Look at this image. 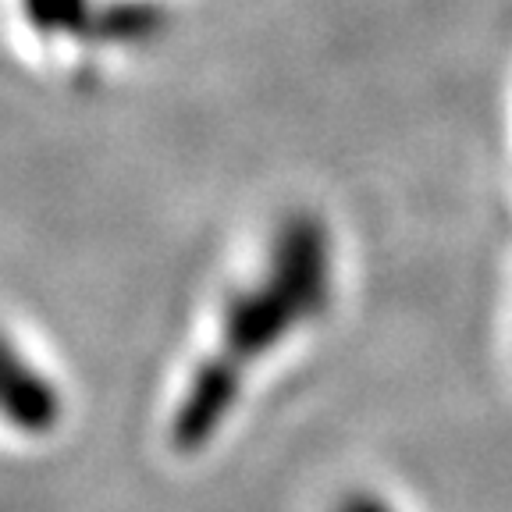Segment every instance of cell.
Instances as JSON below:
<instances>
[{
	"label": "cell",
	"instance_id": "1",
	"mask_svg": "<svg viewBox=\"0 0 512 512\" xmlns=\"http://www.w3.org/2000/svg\"><path fill=\"white\" fill-rule=\"evenodd\" d=\"M331 274V235L324 221L313 214L288 217L271 246L264 278L232 299L217 349L185 388L171 420V441L182 452L207 445L232 416L249 367L328 306Z\"/></svg>",
	"mask_w": 512,
	"mask_h": 512
},
{
	"label": "cell",
	"instance_id": "2",
	"mask_svg": "<svg viewBox=\"0 0 512 512\" xmlns=\"http://www.w3.org/2000/svg\"><path fill=\"white\" fill-rule=\"evenodd\" d=\"M64 402L11 328L0 324V424L15 434H50L61 424Z\"/></svg>",
	"mask_w": 512,
	"mask_h": 512
},
{
	"label": "cell",
	"instance_id": "3",
	"mask_svg": "<svg viewBox=\"0 0 512 512\" xmlns=\"http://www.w3.org/2000/svg\"><path fill=\"white\" fill-rule=\"evenodd\" d=\"M93 4L96 0H4L15 32L36 47H79Z\"/></svg>",
	"mask_w": 512,
	"mask_h": 512
},
{
	"label": "cell",
	"instance_id": "4",
	"mask_svg": "<svg viewBox=\"0 0 512 512\" xmlns=\"http://www.w3.org/2000/svg\"><path fill=\"white\" fill-rule=\"evenodd\" d=\"M342 512H388L381 502H374V498H360V502H349Z\"/></svg>",
	"mask_w": 512,
	"mask_h": 512
}]
</instances>
